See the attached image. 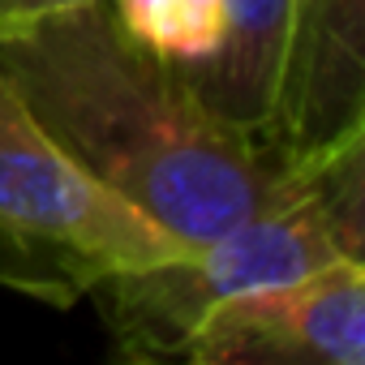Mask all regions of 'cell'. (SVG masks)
<instances>
[{
  "label": "cell",
  "instance_id": "8",
  "mask_svg": "<svg viewBox=\"0 0 365 365\" xmlns=\"http://www.w3.org/2000/svg\"><path fill=\"white\" fill-rule=\"evenodd\" d=\"M82 5H91V0H0V35L26 31L35 22H48V18L82 9Z\"/></svg>",
  "mask_w": 365,
  "mask_h": 365
},
{
  "label": "cell",
  "instance_id": "7",
  "mask_svg": "<svg viewBox=\"0 0 365 365\" xmlns=\"http://www.w3.org/2000/svg\"><path fill=\"white\" fill-rule=\"evenodd\" d=\"M108 5L133 43L190 82L224 52L232 26V0H108Z\"/></svg>",
  "mask_w": 365,
  "mask_h": 365
},
{
  "label": "cell",
  "instance_id": "2",
  "mask_svg": "<svg viewBox=\"0 0 365 365\" xmlns=\"http://www.w3.org/2000/svg\"><path fill=\"white\" fill-rule=\"evenodd\" d=\"M365 258V133L305 159V190L176 258L91 292L120 361H180L202 314L237 292Z\"/></svg>",
  "mask_w": 365,
  "mask_h": 365
},
{
  "label": "cell",
  "instance_id": "3",
  "mask_svg": "<svg viewBox=\"0 0 365 365\" xmlns=\"http://www.w3.org/2000/svg\"><path fill=\"white\" fill-rule=\"evenodd\" d=\"M185 250L82 168L0 73V288L69 309Z\"/></svg>",
  "mask_w": 365,
  "mask_h": 365
},
{
  "label": "cell",
  "instance_id": "5",
  "mask_svg": "<svg viewBox=\"0 0 365 365\" xmlns=\"http://www.w3.org/2000/svg\"><path fill=\"white\" fill-rule=\"evenodd\" d=\"M365 133V0H288L271 146L309 159Z\"/></svg>",
  "mask_w": 365,
  "mask_h": 365
},
{
  "label": "cell",
  "instance_id": "4",
  "mask_svg": "<svg viewBox=\"0 0 365 365\" xmlns=\"http://www.w3.org/2000/svg\"><path fill=\"white\" fill-rule=\"evenodd\" d=\"M190 365H365V258L237 292L202 314Z\"/></svg>",
  "mask_w": 365,
  "mask_h": 365
},
{
  "label": "cell",
  "instance_id": "1",
  "mask_svg": "<svg viewBox=\"0 0 365 365\" xmlns=\"http://www.w3.org/2000/svg\"><path fill=\"white\" fill-rule=\"evenodd\" d=\"M0 73L82 168L185 245L305 190V159L224 120L108 0L0 35Z\"/></svg>",
  "mask_w": 365,
  "mask_h": 365
},
{
  "label": "cell",
  "instance_id": "6",
  "mask_svg": "<svg viewBox=\"0 0 365 365\" xmlns=\"http://www.w3.org/2000/svg\"><path fill=\"white\" fill-rule=\"evenodd\" d=\"M288 43V0H232L224 52L190 82L224 120L271 146Z\"/></svg>",
  "mask_w": 365,
  "mask_h": 365
}]
</instances>
